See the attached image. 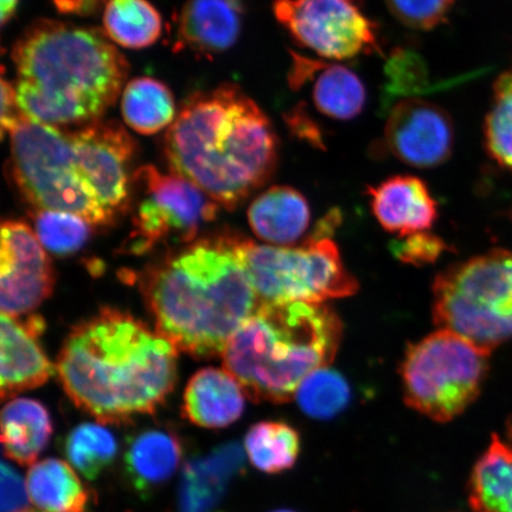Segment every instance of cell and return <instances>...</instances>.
Listing matches in <instances>:
<instances>
[{
	"mask_svg": "<svg viewBox=\"0 0 512 512\" xmlns=\"http://www.w3.org/2000/svg\"><path fill=\"white\" fill-rule=\"evenodd\" d=\"M56 370L76 406L114 424L162 405L177 381V348L128 313L102 309L70 331Z\"/></svg>",
	"mask_w": 512,
	"mask_h": 512,
	"instance_id": "obj_1",
	"label": "cell"
},
{
	"mask_svg": "<svg viewBox=\"0 0 512 512\" xmlns=\"http://www.w3.org/2000/svg\"><path fill=\"white\" fill-rule=\"evenodd\" d=\"M164 155L171 174L233 210L273 177L279 140L259 105L224 83L183 102L165 134Z\"/></svg>",
	"mask_w": 512,
	"mask_h": 512,
	"instance_id": "obj_2",
	"label": "cell"
},
{
	"mask_svg": "<svg viewBox=\"0 0 512 512\" xmlns=\"http://www.w3.org/2000/svg\"><path fill=\"white\" fill-rule=\"evenodd\" d=\"M243 238L191 242L145 275L143 291L160 335L196 358L222 355L260 307L243 260Z\"/></svg>",
	"mask_w": 512,
	"mask_h": 512,
	"instance_id": "obj_3",
	"label": "cell"
},
{
	"mask_svg": "<svg viewBox=\"0 0 512 512\" xmlns=\"http://www.w3.org/2000/svg\"><path fill=\"white\" fill-rule=\"evenodd\" d=\"M19 107L34 123H95L123 94L128 62L98 28L40 19L12 49Z\"/></svg>",
	"mask_w": 512,
	"mask_h": 512,
	"instance_id": "obj_4",
	"label": "cell"
},
{
	"mask_svg": "<svg viewBox=\"0 0 512 512\" xmlns=\"http://www.w3.org/2000/svg\"><path fill=\"white\" fill-rule=\"evenodd\" d=\"M342 322L324 304L261 305L230 338L223 366L255 402L285 403L316 370L329 367Z\"/></svg>",
	"mask_w": 512,
	"mask_h": 512,
	"instance_id": "obj_5",
	"label": "cell"
},
{
	"mask_svg": "<svg viewBox=\"0 0 512 512\" xmlns=\"http://www.w3.org/2000/svg\"><path fill=\"white\" fill-rule=\"evenodd\" d=\"M341 214L332 210L302 246L275 247L243 240V260L261 305L324 304L350 297L358 283L344 266L331 235Z\"/></svg>",
	"mask_w": 512,
	"mask_h": 512,
	"instance_id": "obj_6",
	"label": "cell"
},
{
	"mask_svg": "<svg viewBox=\"0 0 512 512\" xmlns=\"http://www.w3.org/2000/svg\"><path fill=\"white\" fill-rule=\"evenodd\" d=\"M10 137L11 178L32 209L78 215L92 226L114 221L83 176L67 128L27 120Z\"/></svg>",
	"mask_w": 512,
	"mask_h": 512,
	"instance_id": "obj_7",
	"label": "cell"
},
{
	"mask_svg": "<svg viewBox=\"0 0 512 512\" xmlns=\"http://www.w3.org/2000/svg\"><path fill=\"white\" fill-rule=\"evenodd\" d=\"M433 317L484 351L512 339V252L497 249L440 273Z\"/></svg>",
	"mask_w": 512,
	"mask_h": 512,
	"instance_id": "obj_8",
	"label": "cell"
},
{
	"mask_svg": "<svg viewBox=\"0 0 512 512\" xmlns=\"http://www.w3.org/2000/svg\"><path fill=\"white\" fill-rule=\"evenodd\" d=\"M489 355L443 329L409 345L401 366L407 405L434 421L457 418L478 398Z\"/></svg>",
	"mask_w": 512,
	"mask_h": 512,
	"instance_id": "obj_9",
	"label": "cell"
},
{
	"mask_svg": "<svg viewBox=\"0 0 512 512\" xmlns=\"http://www.w3.org/2000/svg\"><path fill=\"white\" fill-rule=\"evenodd\" d=\"M133 178L142 184L144 196L128 239L131 253L143 254L165 241L192 242L204 224L215 220L220 209L187 179L162 174L155 166H143Z\"/></svg>",
	"mask_w": 512,
	"mask_h": 512,
	"instance_id": "obj_10",
	"label": "cell"
},
{
	"mask_svg": "<svg viewBox=\"0 0 512 512\" xmlns=\"http://www.w3.org/2000/svg\"><path fill=\"white\" fill-rule=\"evenodd\" d=\"M273 12L294 41L332 61L380 53L377 25L363 0H275Z\"/></svg>",
	"mask_w": 512,
	"mask_h": 512,
	"instance_id": "obj_11",
	"label": "cell"
},
{
	"mask_svg": "<svg viewBox=\"0 0 512 512\" xmlns=\"http://www.w3.org/2000/svg\"><path fill=\"white\" fill-rule=\"evenodd\" d=\"M53 264L36 233L18 220L2 224L0 309L19 318L35 312L53 293Z\"/></svg>",
	"mask_w": 512,
	"mask_h": 512,
	"instance_id": "obj_12",
	"label": "cell"
},
{
	"mask_svg": "<svg viewBox=\"0 0 512 512\" xmlns=\"http://www.w3.org/2000/svg\"><path fill=\"white\" fill-rule=\"evenodd\" d=\"M74 156L108 211L117 217L130 201V165L136 143L115 120L69 130Z\"/></svg>",
	"mask_w": 512,
	"mask_h": 512,
	"instance_id": "obj_13",
	"label": "cell"
},
{
	"mask_svg": "<svg viewBox=\"0 0 512 512\" xmlns=\"http://www.w3.org/2000/svg\"><path fill=\"white\" fill-rule=\"evenodd\" d=\"M384 147L400 162L433 169L450 159L454 125L443 107L419 98L401 99L389 108Z\"/></svg>",
	"mask_w": 512,
	"mask_h": 512,
	"instance_id": "obj_14",
	"label": "cell"
},
{
	"mask_svg": "<svg viewBox=\"0 0 512 512\" xmlns=\"http://www.w3.org/2000/svg\"><path fill=\"white\" fill-rule=\"evenodd\" d=\"M44 330L41 317L28 319L3 315L0 318V393L3 399L12 398L25 390L47 383L55 374V367L44 354L38 335Z\"/></svg>",
	"mask_w": 512,
	"mask_h": 512,
	"instance_id": "obj_15",
	"label": "cell"
},
{
	"mask_svg": "<svg viewBox=\"0 0 512 512\" xmlns=\"http://www.w3.org/2000/svg\"><path fill=\"white\" fill-rule=\"evenodd\" d=\"M376 220L399 238L426 232L438 219V204L421 178L412 175L389 177L367 189Z\"/></svg>",
	"mask_w": 512,
	"mask_h": 512,
	"instance_id": "obj_16",
	"label": "cell"
},
{
	"mask_svg": "<svg viewBox=\"0 0 512 512\" xmlns=\"http://www.w3.org/2000/svg\"><path fill=\"white\" fill-rule=\"evenodd\" d=\"M238 0H189L179 16L177 48L220 54L234 46L241 32Z\"/></svg>",
	"mask_w": 512,
	"mask_h": 512,
	"instance_id": "obj_17",
	"label": "cell"
},
{
	"mask_svg": "<svg viewBox=\"0 0 512 512\" xmlns=\"http://www.w3.org/2000/svg\"><path fill=\"white\" fill-rule=\"evenodd\" d=\"M183 459V445L172 431L151 428L128 441L124 473L140 496L151 495L175 475Z\"/></svg>",
	"mask_w": 512,
	"mask_h": 512,
	"instance_id": "obj_18",
	"label": "cell"
},
{
	"mask_svg": "<svg viewBox=\"0 0 512 512\" xmlns=\"http://www.w3.org/2000/svg\"><path fill=\"white\" fill-rule=\"evenodd\" d=\"M245 392L226 370L206 368L188 383L183 412L192 424L204 428H224L241 418Z\"/></svg>",
	"mask_w": 512,
	"mask_h": 512,
	"instance_id": "obj_19",
	"label": "cell"
},
{
	"mask_svg": "<svg viewBox=\"0 0 512 512\" xmlns=\"http://www.w3.org/2000/svg\"><path fill=\"white\" fill-rule=\"evenodd\" d=\"M245 467L242 448L229 443L185 466L179 492V512H211L226 488Z\"/></svg>",
	"mask_w": 512,
	"mask_h": 512,
	"instance_id": "obj_20",
	"label": "cell"
},
{
	"mask_svg": "<svg viewBox=\"0 0 512 512\" xmlns=\"http://www.w3.org/2000/svg\"><path fill=\"white\" fill-rule=\"evenodd\" d=\"M248 222L258 238L283 247L303 238L310 227L311 209L302 192L279 185L255 198Z\"/></svg>",
	"mask_w": 512,
	"mask_h": 512,
	"instance_id": "obj_21",
	"label": "cell"
},
{
	"mask_svg": "<svg viewBox=\"0 0 512 512\" xmlns=\"http://www.w3.org/2000/svg\"><path fill=\"white\" fill-rule=\"evenodd\" d=\"M0 425L5 456L21 465H34L53 434L48 409L32 399L6 403Z\"/></svg>",
	"mask_w": 512,
	"mask_h": 512,
	"instance_id": "obj_22",
	"label": "cell"
},
{
	"mask_svg": "<svg viewBox=\"0 0 512 512\" xmlns=\"http://www.w3.org/2000/svg\"><path fill=\"white\" fill-rule=\"evenodd\" d=\"M31 502L43 512H85L89 491L73 467L47 458L31 465L27 477Z\"/></svg>",
	"mask_w": 512,
	"mask_h": 512,
	"instance_id": "obj_23",
	"label": "cell"
},
{
	"mask_svg": "<svg viewBox=\"0 0 512 512\" xmlns=\"http://www.w3.org/2000/svg\"><path fill=\"white\" fill-rule=\"evenodd\" d=\"M469 502L475 512H512V447L496 434L473 467Z\"/></svg>",
	"mask_w": 512,
	"mask_h": 512,
	"instance_id": "obj_24",
	"label": "cell"
},
{
	"mask_svg": "<svg viewBox=\"0 0 512 512\" xmlns=\"http://www.w3.org/2000/svg\"><path fill=\"white\" fill-rule=\"evenodd\" d=\"M121 113L134 132L151 136L174 124L177 117L174 95L162 81L136 78L121 94Z\"/></svg>",
	"mask_w": 512,
	"mask_h": 512,
	"instance_id": "obj_25",
	"label": "cell"
},
{
	"mask_svg": "<svg viewBox=\"0 0 512 512\" xmlns=\"http://www.w3.org/2000/svg\"><path fill=\"white\" fill-rule=\"evenodd\" d=\"M310 82L313 105L325 117L348 121L358 117L366 107L364 83L354 70L342 64L324 61Z\"/></svg>",
	"mask_w": 512,
	"mask_h": 512,
	"instance_id": "obj_26",
	"label": "cell"
},
{
	"mask_svg": "<svg viewBox=\"0 0 512 512\" xmlns=\"http://www.w3.org/2000/svg\"><path fill=\"white\" fill-rule=\"evenodd\" d=\"M104 31L120 47L144 49L162 36V16L149 0H107Z\"/></svg>",
	"mask_w": 512,
	"mask_h": 512,
	"instance_id": "obj_27",
	"label": "cell"
},
{
	"mask_svg": "<svg viewBox=\"0 0 512 512\" xmlns=\"http://www.w3.org/2000/svg\"><path fill=\"white\" fill-rule=\"evenodd\" d=\"M245 450L256 469L268 475H278L297 464L302 439L296 428L286 422L261 421L249 428Z\"/></svg>",
	"mask_w": 512,
	"mask_h": 512,
	"instance_id": "obj_28",
	"label": "cell"
},
{
	"mask_svg": "<svg viewBox=\"0 0 512 512\" xmlns=\"http://www.w3.org/2000/svg\"><path fill=\"white\" fill-rule=\"evenodd\" d=\"M64 453L83 477L95 480L113 464L118 444L106 427L85 422L68 433Z\"/></svg>",
	"mask_w": 512,
	"mask_h": 512,
	"instance_id": "obj_29",
	"label": "cell"
},
{
	"mask_svg": "<svg viewBox=\"0 0 512 512\" xmlns=\"http://www.w3.org/2000/svg\"><path fill=\"white\" fill-rule=\"evenodd\" d=\"M296 399L300 409L310 418L328 420L348 407L351 392L341 374L325 367L306 377L297 390Z\"/></svg>",
	"mask_w": 512,
	"mask_h": 512,
	"instance_id": "obj_30",
	"label": "cell"
},
{
	"mask_svg": "<svg viewBox=\"0 0 512 512\" xmlns=\"http://www.w3.org/2000/svg\"><path fill=\"white\" fill-rule=\"evenodd\" d=\"M484 138L491 158L512 171V70L495 82L494 101L486 115Z\"/></svg>",
	"mask_w": 512,
	"mask_h": 512,
	"instance_id": "obj_31",
	"label": "cell"
},
{
	"mask_svg": "<svg viewBox=\"0 0 512 512\" xmlns=\"http://www.w3.org/2000/svg\"><path fill=\"white\" fill-rule=\"evenodd\" d=\"M35 233L49 252L66 256L79 252L91 236L92 224L63 211H35Z\"/></svg>",
	"mask_w": 512,
	"mask_h": 512,
	"instance_id": "obj_32",
	"label": "cell"
},
{
	"mask_svg": "<svg viewBox=\"0 0 512 512\" xmlns=\"http://www.w3.org/2000/svg\"><path fill=\"white\" fill-rule=\"evenodd\" d=\"M386 87H384V106L392 104L395 99L413 98L426 92L430 86L427 64L413 50L396 48L388 57L386 68Z\"/></svg>",
	"mask_w": 512,
	"mask_h": 512,
	"instance_id": "obj_33",
	"label": "cell"
},
{
	"mask_svg": "<svg viewBox=\"0 0 512 512\" xmlns=\"http://www.w3.org/2000/svg\"><path fill=\"white\" fill-rule=\"evenodd\" d=\"M456 0H386L388 10L407 28L428 31L444 24Z\"/></svg>",
	"mask_w": 512,
	"mask_h": 512,
	"instance_id": "obj_34",
	"label": "cell"
},
{
	"mask_svg": "<svg viewBox=\"0 0 512 512\" xmlns=\"http://www.w3.org/2000/svg\"><path fill=\"white\" fill-rule=\"evenodd\" d=\"M390 251L405 264L422 266L437 261L446 251V243L438 236L422 232L393 241Z\"/></svg>",
	"mask_w": 512,
	"mask_h": 512,
	"instance_id": "obj_35",
	"label": "cell"
},
{
	"mask_svg": "<svg viewBox=\"0 0 512 512\" xmlns=\"http://www.w3.org/2000/svg\"><path fill=\"white\" fill-rule=\"evenodd\" d=\"M27 483L9 464H2V512H29Z\"/></svg>",
	"mask_w": 512,
	"mask_h": 512,
	"instance_id": "obj_36",
	"label": "cell"
},
{
	"mask_svg": "<svg viewBox=\"0 0 512 512\" xmlns=\"http://www.w3.org/2000/svg\"><path fill=\"white\" fill-rule=\"evenodd\" d=\"M287 127L294 137L318 149H324L323 131L316 124L305 106L298 105L285 114Z\"/></svg>",
	"mask_w": 512,
	"mask_h": 512,
	"instance_id": "obj_37",
	"label": "cell"
},
{
	"mask_svg": "<svg viewBox=\"0 0 512 512\" xmlns=\"http://www.w3.org/2000/svg\"><path fill=\"white\" fill-rule=\"evenodd\" d=\"M29 120L19 107L15 86L12 83L2 80V134L11 133L16 128Z\"/></svg>",
	"mask_w": 512,
	"mask_h": 512,
	"instance_id": "obj_38",
	"label": "cell"
},
{
	"mask_svg": "<svg viewBox=\"0 0 512 512\" xmlns=\"http://www.w3.org/2000/svg\"><path fill=\"white\" fill-rule=\"evenodd\" d=\"M53 2L61 14L92 16L100 11L102 6L105 8L107 0H53Z\"/></svg>",
	"mask_w": 512,
	"mask_h": 512,
	"instance_id": "obj_39",
	"label": "cell"
},
{
	"mask_svg": "<svg viewBox=\"0 0 512 512\" xmlns=\"http://www.w3.org/2000/svg\"><path fill=\"white\" fill-rule=\"evenodd\" d=\"M18 2L19 0H0V19H2L3 27L14 17Z\"/></svg>",
	"mask_w": 512,
	"mask_h": 512,
	"instance_id": "obj_40",
	"label": "cell"
},
{
	"mask_svg": "<svg viewBox=\"0 0 512 512\" xmlns=\"http://www.w3.org/2000/svg\"><path fill=\"white\" fill-rule=\"evenodd\" d=\"M273 512H297V511L288 510V509H281V510H277V511H273Z\"/></svg>",
	"mask_w": 512,
	"mask_h": 512,
	"instance_id": "obj_41",
	"label": "cell"
},
{
	"mask_svg": "<svg viewBox=\"0 0 512 512\" xmlns=\"http://www.w3.org/2000/svg\"><path fill=\"white\" fill-rule=\"evenodd\" d=\"M29 512H43V511H29Z\"/></svg>",
	"mask_w": 512,
	"mask_h": 512,
	"instance_id": "obj_42",
	"label": "cell"
},
{
	"mask_svg": "<svg viewBox=\"0 0 512 512\" xmlns=\"http://www.w3.org/2000/svg\"><path fill=\"white\" fill-rule=\"evenodd\" d=\"M511 437H512V428H511Z\"/></svg>",
	"mask_w": 512,
	"mask_h": 512,
	"instance_id": "obj_43",
	"label": "cell"
},
{
	"mask_svg": "<svg viewBox=\"0 0 512 512\" xmlns=\"http://www.w3.org/2000/svg\"><path fill=\"white\" fill-rule=\"evenodd\" d=\"M238 2H240V3H241V0H238Z\"/></svg>",
	"mask_w": 512,
	"mask_h": 512,
	"instance_id": "obj_44",
	"label": "cell"
}]
</instances>
